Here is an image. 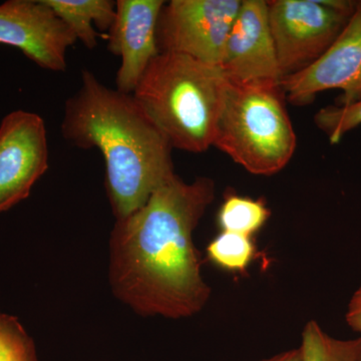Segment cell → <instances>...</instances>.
<instances>
[{
	"label": "cell",
	"mask_w": 361,
	"mask_h": 361,
	"mask_svg": "<svg viewBox=\"0 0 361 361\" xmlns=\"http://www.w3.org/2000/svg\"><path fill=\"white\" fill-rule=\"evenodd\" d=\"M214 198L212 180L175 175L139 210L116 220L109 279L121 302L144 317L182 319L203 310L211 288L193 234Z\"/></svg>",
	"instance_id": "cell-1"
},
{
	"label": "cell",
	"mask_w": 361,
	"mask_h": 361,
	"mask_svg": "<svg viewBox=\"0 0 361 361\" xmlns=\"http://www.w3.org/2000/svg\"><path fill=\"white\" fill-rule=\"evenodd\" d=\"M227 84L220 66L160 52L133 96L173 149L199 154L213 146Z\"/></svg>",
	"instance_id": "cell-3"
},
{
	"label": "cell",
	"mask_w": 361,
	"mask_h": 361,
	"mask_svg": "<svg viewBox=\"0 0 361 361\" xmlns=\"http://www.w3.org/2000/svg\"><path fill=\"white\" fill-rule=\"evenodd\" d=\"M316 126L329 137L330 144H338L349 130L361 125V99L348 106H329L314 116Z\"/></svg>",
	"instance_id": "cell-17"
},
{
	"label": "cell",
	"mask_w": 361,
	"mask_h": 361,
	"mask_svg": "<svg viewBox=\"0 0 361 361\" xmlns=\"http://www.w3.org/2000/svg\"><path fill=\"white\" fill-rule=\"evenodd\" d=\"M301 361H360L361 336L339 339L329 336L315 320L304 326L301 334Z\"/></svg>",
	"instance_id": "cell-13"
},
{
	"label": "cell",
	"mask_w": 361,
	"mask_h": 361,
	"mask_svg": "<svg viewBox=\"0 0 361 361\" xmlns=\"http://www.w3.org/2000/svg\"><path fill=\"white\" fill-rule=\"evenodd\" d=\"M290 103L303 106L327 90H341V104L361 99V1L355 13L329 49L303 71L283 78L280 84Z\"/></svg>",
	"instance_id": "cell-8"
},
{
	"label": "cell",
	"mask_w": 361,
	"mask_h": 361,
	"mask_svg": "<svg viewBox=\"0 0 361 361\" xmlns=\"http://www.w3.org/2000/svg\"><path fill=\"white\" fill-rule=\"evenodd\" d=\"M0 361H39L35 341L18 318L1 311Z\"/></svg>",
	"instance_id": "cell-16"
},
{
	"label": "cell",
	"mask_w": 361,
	"mask_h": 361,
	"mask_svg": "<svg viewBox=\"0 0 361 361\" xmlns=\"http://www.w3.org/2000/svg\"><path fill=\"white\" fill-rule=\"evenodd\" d=\"M280 85L228 80L213 146L254 175L276 174L296 149Z\"/></svg>",
	"instance_id": "cell-4"
},
{
	"label": "cell",
	"mask_w": 361,
	"mask_h": 361,
	"mask_svg": "<svg viewBox=\"0 0 361 361\" xmlns=\"http://www.w3.org/2000/svg\"><path fill=\"white\" fill-rule=\"evenodd\" d=\"M75 33L44 0H7L0 4V44L16 47L44 70L65 71Z\"/></svg>",
	"instance_id": "cell-9"
},
{
	"label": "cell",
	"mask_w": 361,
	"mask_h": 361,
	"mask_svg": "<svg viewBox=\"0 0 361 361\" xmlns=\"http://www.w3.org/2000/svg\"><path fill=\"white\" fill-rule=\"evenodd\" d=\"M241 6L242 0H172L164 4L157 26L159 51L220 66Z\"/></svg>",
	"instance_id": "cell-6"
},
{
	"label": "cell",
	"mask_w": 361,
	"mask_h": 361,
	"mask_svg": "<svg viewBox=\"0 0 361 361\" xmlns=\"http://www.w3.org/2000/svg\"><path fill=\"white\" fill-rule=\"evenodd\" d=\"M221 68L238 84H281L282 75L271 35L267 1L242 0L226 42Z\"/></svg>",
	"instance_id": "cell-10"
},
{
	"label": "cell",
	"mask_w": 361,
	"mask_h": 361,
	"mask_svg": "<svg viewBox=\"0 0 361 361\" xmlns=\"http://www.w3.org/2000/svg\"><path fill=\"white\" fill-rule=\"evenodd\" d=\"M360 361H361V360H360Z\"/></svg>",
	"instance_id": "cell-20"
},
{
	"label": "cell",
	"mask_w": 361,
	"mask_h": 361,
	"mask_svg": "<svg viewBox=\"0 0 361 361\" xmlns=\"http://www.w3.org/2000/svg\"><path fill=\"white\" fill-rule=\"evenodd\" d=\"M269 209L260 200L231 195L221 206L218 222L223 232L252 237L264 226Z\"/></svg>",
	"instance_id": "cell-14"
},
{
	"label": "cell",
	"mask_w": 361,
	"mask_h": 361,
	"mask_svg": "<svg viewBox=\"0 0 361 361\" xmlns=\"http://www.w3.org/2000/svg\"><path fill=\"white\" fill-rule=\"evenodd\" d=\"M345 322L353 331L361 334V284L349 300Z\"/></svg>",
	"instance_id": "cell-18"
},
{
	"label": "cell",
	"mask_w": 361,
	"mask_h": 361,
	"mask_svg": "<svg viewBox=\"0 0 361 361\" xmlns=\"http://www.w3.org/2000/svg\"><path fill=\"white\" fill-rule=\"evenodd\" d=\"M54 13L70 26L87 49L97 45L99 33L106 32L116 18V1L111 0H44Z\"/></svg>",
	"instance_id": "cell-12"
},
{
	"label": "cell",
	"mask_w": 361,
	"mask_h": 361,
	"mask_svg": "<svg viewBox=\"0 0 361 361\" xmlns=\"http://www.w3.org/2000/svg\"><path fill=\"white\" fill-rule=\"evenodd\" d=\"M61 130L73 146L101 152L116 220L139 210L176 175L172 145L134 96L110 89L89 70L66 102Z\"/></svg>",
	"instance_id": "cell-2"
},
{
	"label": "cell",
	"mask_w": 361,
	"mask_h": 361,
	"mask_svg": "<svg viewBox=\"0 0 361 361\" xmlns=\"http://www.w3.org/2000/svg\"><path fill=\"white\" fill-rule=\"evenodd\" d=\"M165 1L118 0L116 18L106 35L108 49L120 56L116 90L133 94L151 61L160 54L157 26Z\"/></svg>",
	"instance_id": "cell-11"
},
{
	"label": "cell",
	"mask_w": 361,
	"mask_h": 361,
	"mask_svg": "<svg viewBox=\"0 0 361 361\" xmlns=\"http://www.w3.org/2000/svg\"><path fill=\"white\" fill-rule=\"evenodd\" d=\"M260 361H301L300 349L299 348L289 349V350L282 351V353Z\"/></svg>",
	"instance_id": "cell-19"
},
{
	"label": "cell",
	"mask_w": 361,
	"mask_h": 361,
	"mask_svg": "<svg viewBox=\"0 0 361 361\" xmlns=\"http://www.w3.org/2000/svg\"><path fill=\"white\" fill-rule=\"evenodd\" d=\"M49 142L44 118L18 110L0 123V213L30 197L49 170Z\"/></svg>",
	"instance_id": "cell-7"
},
{
	"label": "cell",
	"mask_w": 361,
	"mask_h": 361,
	"mask_svg": "<svg viewBox=\"0 0 361 361\" xmlns=\"http://www.w3.org/2000/svg\"><path fill=\"white\" fill-rule=\"evenodd\" d=\"M267 4L283 80L312 65L329 49L355 13L357 1L274 0Z\"/></svg>",
	"instance_id": "cell-5"
},
{
	"label": "cell",
	"mask_w": 361,
	"mask_h": 361,
	"mask_svg": "<svg viewBox=\"0 0 361 361\" xmlns=\"http://www.w3.org/2000/svg\"><path fill=\"white\" fill-rule=\"evenodd\" d=\"M207 258L221 269L244 272L256 256L252 237L232 232H221L208 244Z\"/></svg>",
	"instance_id": "cell-15"
}]
</instances>
